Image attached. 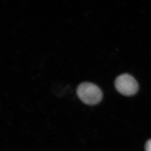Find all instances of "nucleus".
Returning a JSON list of instances; mask_svg holds the SVG:
<instances>
[{"label":"nucleus","mask_w":151,"mask_h":151,"mask_svg":"<svg viewBox=\"0 0 151 151\" xmlns=\"http://www.w3.org/2000/svg\"><path fill=\"white\" fill-rule=\"evenodd\" d=\"M79 99L85 104L94 105L102 100V92L96 84L90 82H83L79 85L76 89Z\"/></svg>","instance_id":"f257e3e1"},{"label":"nucleus","mask_w":151,"mask_h":151,"mask_svg":"<svg viewBox=\"0 0 151 151\" xmlns=\"http://www.w3.org/2000/svg\"><path fill=\"white\" fill-rule=\"evenodd\" d=\"M114 85L117 91L124 96H133L138 90V83L130 74H123L118 76Z\"/></svg>","instance_id":"f03ea898"},{"label":"nucleus","mask_w":151,"mask_h":151,"mask_svg":"<svg viewBox=\"0 0 151 151\" xmlns=\"http://www.w3.org/2000/svg\"><path fill=\"white\" fill-rule=\"evenodd\" d=\"M146 151H151V139L147 141L145 145Z\"/></svg>","instance_id":"7ed1b4c3"}]
</instances>
